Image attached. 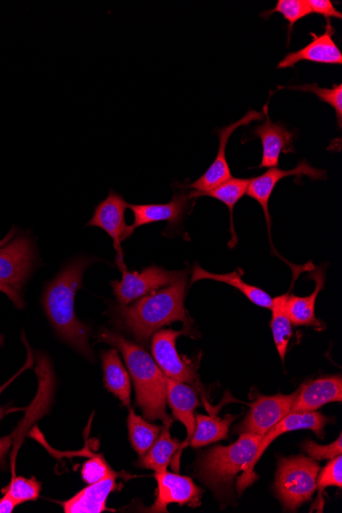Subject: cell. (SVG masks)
Returning <instances> with one entry per match:
<instances>
[{"mask_svg": "<svg viewBox=\"0 0 342 513\" xmlns=\"http://www.w3.org/2000/svg\"><path fill=\"white\" fill-rule=\"evenodd\" d=\"M5 344V336L0 333V347H3Z\"/></svg>", "mask_w": 342, "mask_h": 513, "instance_id": "obj_41", "label": "cell"}, {"mask_svg": "<svg viewBox=\"0 0 342 513\" xmlns=\"http://www.w3.org/2000/svg\"><path fill=\"white\" fill-rule=\"evenodd\" d=\"M182 335H190V330L162 329L155 332L151 341L152 356L167 378L196 384L198 380L193 364L183 358L177 349V340Z\"/></svg>", "mask_w": 342, "mask_h": 513, "instance_id": "obj_8", "label": "cell"}, {"mask_svg": "<svg viewBox=\"0 0 342 513\" xmlns=\"http://www.w3.org/2000/svg\"><path fill=\"white\" fill-rule=\"evenodd\" d=\"M23 341H24V344H26V346H27L28 361H27L26 365L23 367V369L21 371H19L18 374H16L7 383H5L2 388H0V395L3 394V392L10 386V384L13 382V380L15 378H17L23 370L28 369V368H30L33 365V353L31 352L30 347H29V345L27 344V341L24 338V335H23ZM12 411H14V410H11L8 407L0 406V420H2L7 414H9Z\"/></svg>", "mask_w": 342, "mask_h": 513, "instance_id": "obj_36", "label": "cell"}, {"mask_svg": "<svg viewBox=\"0 0 342 513\" xmlns=\"http://www.w3.org/2000/svg\"><path fill=\"white\" fill-rule=\"evenodd\" d=\"M274 14H280L289 23L288 37L290 39L291 31L295 23L312 14L307 0H279L276 7L262 14L264 19H268Z\"/></svg>", "mask_w": 342, "mask_h": 513, "instance_id": "obj_30", "label": "cell"}, {"mask_svg": "<svg viewBox=\"0 0 342 513\" xmlns=\"http://www.w3.org/2000/svg\"><path fill=\"white\" fill-rule=\"evenodd\" d=\"M99 342H105L121 353L136 389L137 405L149 421L161 420L171 426L173 418L166 411V376L153 357L135 342L108 329H102Z\"/></svg>", "mask_w": 342, "mask_h": 513, "instance_id": "obj_3", "label": "cell"}, {"mask_svg": "<svg viewBox=\"0 0 342 513\" xmlns=\"http://www.w3.org/2000/svg\"><path fill=\"white\" fill-rule=\"evenodd\" d=\"M263 440V436L241 434L230 446L211 448L198 464V478L218 495L230 492L240 472H245Z\"/></svg>", "mask_w": 342, "mask_h": 513, "instance_id": "obj_4", "label": "cell"}, {"mask_svg": "<svg viewBox=\"0 0 342 513\" xmlns=\"http://www.w3.org/2000/svg\"><path fill=\"white\" fill-rule=\"evenodd\" d=\"M265 117V108L263 112L249 111L243 118L230 125H227L218 131L220 139L219 152L210 167L205 171L197 181L190 185H182L185 188L193 189L190 197L194 200L196 195L207 192L213 188L232 179V173L227 161V146L235 131L241 126H246L253 121L263 120Z\"/></svg>", "mask_w": 342, "mask_h": 513, "instance_id": "obj_10", "label": "cell"}, {"mask_svg": "<svg viewBox=\"0 0 342 513\" xmlns=\"http://www.w3.org/2000/svg\"><path fill=\"white\" fill-rule=\"evenodd\" d=\"M200 280H213L228 284L243 293L252 304L265 309L271 310L272 308L273 298L270 294L259 287H255L244 282L242 280V274L239 272H233L230 274H213L205 271L199 265H196L193 270L191 284Z\"/></svg>", "mask_w": 342, "mask_h": 513, "instance_id": "obj_23", "label": "cell"}, {"mask_svg": "<svg viewBox=\"0 0 342 513\" xmlns=\"http://www.w3.org/2000/svg\"><path fill=\"white\" fill-rule=\"evenodd\" d=\"M329 423V418L322 413L313 412H290L282 420H280L272 429L263 437V440L259 446L258 451L254 455L248 468L242 474L237 482V489L240 494L243 493L246 488L258 479V476L254 473V467L268 447L280 436L299 430H310L315 433L319 439L324 438V429L326 424Z\"/></svg>", "mask_w": 342, "mask_h": 513, "instance_id": "obj_6", "label": "cell"}, {"mask_svg": "<svg viewBox=\"0 0 342 513\" xmlns=\"http://www.w3.org/2000/svg\"><path fill=\"white\" fill-rule=\"evenodd\" d=\"M290 291L273 298L272 301V321L271 328L275 345L282 362L285 361V357L288 350L289 340L292 335V324L287 314V299Z\"/></svg>", "mask_w": 342, "mask_h": 513, "instance_id": "obj_26", "label": "cell"}, {"mask_svg": "<svg viewBox=\"0 0 342 513\" xmlns=\"http://www.w3.org/2000/svg\"><path fill=\"white\" fill-rule=\"evenodd\" d=\"M96 260L79 258L69 263L52 280L42 294L41 303L60 339L80 353L94 360L90 346L91 327L80 322L75 314V296L82 287L83 275Z\"/></svg>", "mask_w": 342, "mask_h": 513, "instance_id": "obj_1", "label": "cell"}, {"mask_svg": "<svg viewBox=\"0 0 342 513\" xmlns=\"http://www.w3.org/2000/svg\"><path fill=\"white\" fill-rule=\"evenodd\" d=\"M16 234V227H13L10 233L3 240H0V247L11 241Z\"/></svg>", "mask_w": 342, "mask_h": 513, "instance_id": "obj_40", "label": "cell"}, {"mask_svg": "<svg viewBox=\"0 0 342 513\" xmlns=\"http://www.w3.org/2000/svg\"><path fill=\"white\" fill-rule=\"evenodd\" d=\"M102 366L106 389L128 407L131 405L132 384L130 374L122 364L118 351L110 349L102 353Z\"/></svg>", "mask_w": 342, "mask_h": 513, "instance_id": "obj_22", "label": "cell"}, {"mask_svg": "<svg viewBox=\"0 0 342 513\" xmlns=\"http://www.w3.org/2000/svg\"><path fill=\"white\" fill-rule=\"evenodd\" d=\"M127 427L131 444L140 457L152 447L162 431L161 426L146 421L134 410L128 415Z\"/></svg>", "mask_w": 342, "mask_h": 513, "instance_id": "obj_27", "label": "cell"}, {"mask_svg": "<svg viewBox=\"0 0 342 513\" xmlns=\"http://www.w3.org/2000/svg\"><path fill=\"white\" fill-rule=\"evenodd\" d=\"M321 470V469H320ZM327 487H342V457L341 455L330 459V462L319 472L317 488L323 490Z\"/></svg>", "mask_w": 342, "mask_h": 513, "instance_id": "obj_33", "label": "cell"}, {"mask_svg": "<svg viewBox=\"0 0 342 513\" xmlns=\"http://www.w3.org/2000/svg\"><path fill=\"white\" fill-rule=\"evenodd\" d=\"M118 476L102 455L91 454V458L81 467V478L88 485Z\"/></svg>", "mask_w": 342, "mask_h": 513, "instance_id": "obj_32", "label": "cell"}, {"mask_svg": "<svg viewBox=\"0 0 342 513\" xmlns=\"http://www.w3.org/2000/svg\"><path fill=\"white\" fill-rule=\"evenodd\" d=\"M335 33L331 21H327L323 34L311 32L313 41L302 50L287 54L278 64V69L294 68L299 62H313L325 65H341L342 54L333 40Z\"/></svg>", "mask_w": 342, "mask_h": 513, "instance_id": "obj_16", "label": "cell"}, {"mask_svg": "<svg viewBox=\"0 0 342 513\" xmlns=\"http://www.w3.org/2000/svg\"><path fill=\"white\" fill-rule=\"evenodd\" d=\"M169 429L170 426L164 424L155 443L143 456L140 457L138 466L152 469L155 473L162 472V470L167 469L178 451L184 447L183 445H185L179 440L171 437Z\"/></svg>", "mask_w": 342, "mask_h": 513, "instance_id": "obj_24", "label": "cell"}, {"mask_svg": "<svg viewBox=\"0 0 342 513\" xmlns=\"http://www.w3.org/2000/svg\"><path fill=\"white\" fill-rule=\"evenodd\" d=\"M117 477H110L85 487L67 501L62 502L65 513H102L109 510L107 500L119 490Z\"/></svg>", "mask_w": 342, "mask_h": 513, "instance_id": "obj_20", "label": "cell"}, {"mask_svg": "<svg viewBox=\"0 0 342 513\" xmlns=\"http://www.w3.org/2000/svg\"><path fill=\"white\" fill-rule=\"evenodd\" d=\"M128 204L122 195L110 191L107 198L95 207L94 217L87 224L104 230L113 240L114 248L121 252V243L131 238L135 229L125 222V211Z\"/></svg>", "mask_w": 342, "mask_h": 513, "instance_id": "obj_14", "label": "cell"}, {"mask_svg": "<svg viewBox=\"0 0 342 513\" xmlns=\"http://www.w3.org/2000/svg\"><path fill=\"white\" fill-rule=\"evenodd\" d=\"M155 480L156 500L147 509L149 512H167V506L174 503L191 507L200 505L203 491L190 478L168 473L166 469L155 473Z\"/></svg>", "mask_w": 342, "mask_h": 513, "instance_id": "obj_13", "label": "cell"}, {"mask_svg": "<svg viewBox=\"0 0 342 513\" xmlns=\"http://www.w3.org/2000/svg\"><path fill=\"white\" fill-rule=\"evenodd\" d=\"M188 271L161 290H156L136 301L132 306L113 308L117 325L132 334L142 345H147L152 335L174 322L190 324L185 309Z\"/></svg>", "mask_w": 342, "mask_h": 513, "instance_id": "obj_2", "label": "cell"}, {"mask_svg": "<svg viewBox=\"0 0 342 513\" xmlns=\"http://www.w3.org/2000/svg\"><path fill=\"white\" fill-rule=\"evenodd\" d=\"M195 417V431L188 442L192 448H200L226 439L229 435L230 425L236 419L233 415H227L223 419L201 414H197Z\"/></svg>", "mask_w": 342, "mask_h": 513, "instance_id": "obj_25", "label": "cell"}, {"mask_svg": "<svg viewBox=\"0 0 342 513\" xmlns=\"http://www.w3.org/2000/svg\"><path fill=\"white\" fill-rule=\"evenodd\" d=\"M18 505L7 494L0 498V513H12Z\"/></svg>", "mask_w": 342, "mask_h": 513, "instance_id": "obj_39", "label": "cell"}, {"mask_svg": "<svg viewBox=\"0 0 342 513\" xmlns=\"http://www.w3.org/2000/svg\"><path fill=\"white\" fill-rule=\"evenodd\" d=\"M166 402L173 410L174 418L183 423L187 430L188 444L196 427L195 410L200 406L196 392L186 383L166 377Z\"/></svg>", "mask_w": 342, "mask_h": 513, "instance_id": "obj_19", "label": "cell"}, {"mask_svg": "<svg viewBox=\"0 0 342 513\" xmlns=\"http://www.w3.org/2000/svg\"><path fill=\"white\" fill-rule=\"evenodd\" d=\"M308 177L313 181H323L327 179L326 171L313 167L306 159L299 161L297 166L291 170H283L279 167L269 168L266 173L258 178L251 179L247 195L258 201L264 212L268 226L270 242H272V219L269 211L270 198L277 184L285 178L289 177Z\"/></svg>", "mask_w": 342, "mask_h": 513, "instance_id": "obj_11", "label": "cell"}, {"mask_svg": "<svg viewBox=\"0 0 342 513\" xmlns=\"http://www.w3.org/2000/svg\"><path fill=\"white\" fill-rule=\"evenodd\" d=\"M41 483L35 478L14 477L11 483L2 490L9 495L17 505L36 501L41 492Z\"/></svg>", "mask_w": 342, "mask_h": 513, "instance_id": "obj_31", "label": "cell"}, {"mask_svg": "<svg viewBox=\"0 0 342 513\" xmlns=\"http://www.w3.org/2000/svg\"><path fill=\"white\" fill-rule=\"evenodd\" d=\"M124 264L120 263L122 279L112 281L113 293L121 306L135 303L138 299L173 284L182 272L167 271L158 266H151L142 272H128Z\"/></svg>", "mask_w": 342, "mask_h": 513, "instance_id": "obj_9", "label": "cell"}, {"mask_svg": "<svg viewBox=\"0 0 342 513\" xmlns=\"http://www.w3.org/2000/svg\"><path fill=\"white\" fill-rule=\"evenodd\" d=\"M341 401V376H326L308 382L301 390H298L291 412H313L328 403H340Z\"/></svg>", "mask_w": 342, "mask_h": 513, "instance_id": "obj_18", "label": "cell"}, {"mask_svg": "<svg viewBox=\"0 0 342 513\" xmlns=\"http://www.w3.org/2000/svg\"><path fill=\"white\" fill-rule=\"evenodd\" d=\"M0 292H3L6 295H8L13 304L18 309H23L25 307V303L23 301L20 291L16 290L12 286L0 281Z\"/></svg>", "mask_w": 342, "mask_h": 513, "instance_id": "obj_37", "label": "cell"}, {"mask_svg": "<svg viewBox=\"0 0 342 513\" xmlns=\"http://www.w3.org/2000/svg\"><path fill=\"white\" fill-rule=\"evenodd\" d=\"M298 391L285 396H259L252 403L244 421L236 427L235 433L265 436L280 420L291 412Z\"/></svg>", "mask_w": 342, "mask_h": 513, "instance_id": "obj_12", "label": "cell"}, {"mask_svg": "<svg viewBox=\"0 0 342 513\" xmlns=\"http://www.w3.org/2000/svg\"><path fill=\"white\" fill-rule=\"evenodd\" d=\"M251 179L232 178L229 181L213 188L207 192L196 195L195 199L203 196L215 198L228 206L231 217L232 241L237 242V236L234 230L233 213L235 205L247 194V189Z\"/></svg>", "mask_w": 342, "mask_h": 513, "instance_id": "obj_28", "label": "cell"}, {"mask_svg": "<svg viewBox=\"0 0 342 513\" xmlns=\"http://www.w3.org/2000/svg\"><path fill=\"white\" fill-rule=\"evenodd\" d=\"M15 434L16 432L10 437L0 438V469L2 470L7 468L6 458L13 446L14 440L17 439Z\"/></svg>", "mask_w": 342, "mask_h": 513, "instance_id": "obj_38", "label": "cell"}, {"mask_svg": "<svg viewBox=\"0 0 342 513\" xmlns=\"http://www.w3.org/2000/svg\"><path fill=\"white\" fill-rule=\"evenodd\" d=\"M265 116L266 121L256 125L251 132L252 138H259L263 145V159L259 168L278 167L281 153L293 152L294 135L281 122L271 120L268 105L265 106Z\"/></svg>", "mask_w": 342, "mask_h": 513, "instance_id": "obj_17", "label": "cell"}, {"mask_svg": "<svg viewBox=\"0 0 342 513\" xmlns=\"http://www.w3.org/2000/svg\"><path fill=\"white\" fill-rule=\"evenodd\" d=\"M312 14H317L331 21L332 18L341 20L342 15L336 10L331 0H307Z\"/></svg>", "mask_w": 342, "mask_h": 513, "instance_id": "obj_35", "label": "cell"}, {"mask_svg": "<svg viewBox=\"0 0 342 513\" xmlns=\"http://www.w3.org/2000/svg\"><path fill=\"white\" fill-rule=\"evenodd\" d=\"M326 265L321 266L310 278L316 282V288L309 296H296L289 294L287 299V314L294 326H307L321 329L322 322L316 318L315 307L318 295L324 288Z\"/></svg>", "mask_w": 342, "mask_h": 513, "instance_id": "obj_21", "label": "cell"}, {"mask_svg": "<svg viewBox=\"0 0 342 513\" xmlns=\"http://www.w3.org/2000/svg\"><path fill=\"white\" fill-rule=\"evenodd\" d=\"M192 198L185 190L177 191L170 202L164 204H130L135 216L134 229L159 222H167L170 228L181 225Z\"/></svg>", "mask_w": 342, "mask_h": 513, "instance_id": "obj_15", "label": "cell"}, {"mask_svg": "<svg viewBox=\"0 0 342 513\" xmlns=\"http://www.w3.org/2000/svg\"><path fill=\"white\" fill-rule=\"evenodd\" d=\"M280 90L303 91L312 93L322 102L330 105L336 113L338 126H342V84H334L332 89L320 88L317 84L296 85V87H280Z\"/></svg>", "mask_w": 342, "mask_h": 513, "instance_id": "obj_29", "label": "cell"}, {"mask_svg": "<svg viewBox=\"0 0 342 513\" xmlns=\"http://www.w3.org/2000/svg\"><path fill=\"white\" fill-rule=\"evenodd\" d=\"M341 434L337 440L329 445H319L313 441H306L304 451L314 460H330L342 454Z\"/></svg>", "mask_w": 342, "mask_h": 513, "instance_id": "obj_34", "label": "cell"}, {"mask_svg": "<svg viewBox=\"0 0 342 513\" xmlns=\"http://www.w3.org/2000/svg\"><path fill=\"white\" fill-rule=\"evenodd\" d=\"M36 261V247L30 234H16L0 247V281L22 291L35 269Z\"/></svg>", "mask_w": 342, "mask_h": 513, "instance_id": "obj_7", "label": "cell"}, {"mask_svg": "<svg viewBox=\"0 0 342 513\" xmlns=\"http://www.w3.org/2000/svg\"><path fill=\"white\" fill-rule=\"evenodd\" d=\"M320 469L316 460L304 455L280 458L275 492L285 511H295L312 499Z\"/></svg>", "mask_w": 342, "mask_h": 513, "instance_id": "obj_5", "label": "cell"}]
</instances>
